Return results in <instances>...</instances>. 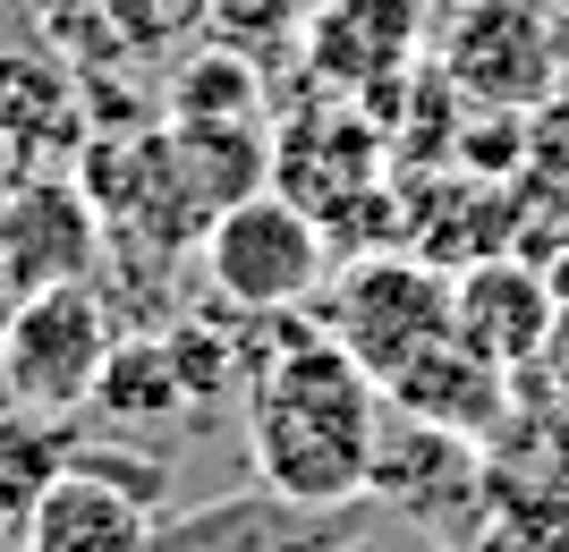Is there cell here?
Returning a JSON list of instances; mask_svg holds the SVG:
<instances>
[{"label": "cell", "instance_id": "cell-19", "mask_svg": "<svg viewBox=\"0 0 569 552\" xmlns=\"http://www.w3.org/2000/svg\"><path fill=\"white\" fill-rule=\"evenodd\" d=\"M536 383L552 391V400H569V298L552 307V323H545V349H536V365H527Z\"/></svg>", "mask_w": 569, "mask_h": 552}, {"label": "cell", "instance_id": "cell-5", "mask_svg": "<svg viewBox=\"0 0 569 552\" xmlns=\"http://www.w3.org/2000/svg\"><path fill=\"white\" fill-rule=\"evenodd\" d=\"M111 340H119V314L102 307L94 281L34 289V298H18L0 314V383L34 416H77V409H94Z\"/></svg>", "mask_w": 569, "mask_h": 552}, {"label": "cell", "instance_id": "cell-3", "mask_svg": "<svg viewBox=\"0 0 569 552\" xmlns=\"http://www.w3.org/2000/svg\"><path fill=\"white\" fill-rule=\"evenodd\" d=\"M433 77L468 111L536 120V111L561 102L569 26L552 18L545 0H451L442 26H433Z\"/></svg>", "mask_w": 569, "mask_h": 552}, {"label": "cell", "instance_id": "cell-8", "mask_svg": "<svg viewBox=\"0 0 569 552\" xmlns=\"http://www.w3.org/2000/svg\"><path fill=\"white\" fill-rule=\"evenodd\" d=\"M391 179V144H382L375 111H357V102H307L298 120H281V137H272V179L263 188L289 195L298 213L332 221L340 204H357L366 188H382Z\"/></svg>", "mask_w": 569, "mask_h": 552}, {"label": "cell", "instance_id": "cell-20", "mask_svg": "<svg viewBox=\"0 0 569 552\" xmlns=\"http://www.w3.org/2000/svg\"><path fill=\"white\" fill-rule=\"evenodd\" d=\"M552 289H561V298H569V255H561V264H552Z\"/></svg>", "mask_w": 569, "mask_h": 552}, {"label": "cell", "instance_id": "cell-1", "mask_svg": "<svg viewBox=\"0 0 569 552\" xmlns=\"http://www.w3.org/2000/svg\"><path fill=\"white\" fill-rule=\"evenodd\" d=\"M272 358L247 365V459L256 484L298 510H340L366 493V451L382 425V391L357 374L315 314L263 323Z\"/></svg>", "mask_w": 569, "mask_h": 552}, {"label": "cell", "instance_id": "cell-6", "mask_svg": "<svg viewBox=\"0 0 569 552\" xmlns=\"http://www.w3.org/2000/svg\"><path fill=\"white\" fill-rule=\"evenodd\" d=\"M366 493L391 502L408 528H426L433 544H451L476 528L485 510V442L451 425H426V416H400L382 409L375 425V451H366Z\"/></svg>", "mask_w": 569, "mask_h": 552}, {"label": "cell", "instance_id": "cell-7", "mask_svg": "<svg viewBox=\"0 0 569 552\" xmlns=\"http://www.w3.org/2000/svg\"><path fill=\"white\" fill-rule=\"evenodd\" d=\"M433 18H442L433 0H315L307 34H298V60L340 102H375L382 86H400L417 69Z\"/></svg>", "mask_w": 569, "mask_h": 552}, {"label": "cell", "instance_id": "cell-14", "mask_svg": "<svg viewBox=\"0 0 569 552\" xmlns=\"http://www.w3.org/2000/svg\"><path fill=\"white\" fill-rule=\"evenodd\" d=\"M94 409L111 416V425H179L188 409V391H179V374H170V349L162 332H119L111 358H102V383H94Z\"/></svg>", "mask_w": 569, "mask_h": 552}, {"label": "cell", "instance_id": "cell-21", "mask_svg": "<svg viewBox=\"0 0 569 552\" xmlns=\"http://www.w3.org/2000/svg\"><path fill=\"white\" fill-rule=\"evenodd\" d=\"M545 9H552V18H561V26H569V0H545Z\"/></svg>", "mask_w": 569, "mask_h": 552}, {"label": "cell", "instance_id": "cell-12", "mask_svg": "<svg viewBox=\"0 0 569 552\" xmlns=\"http://www.w3.org/2000/svg\"><path fill=\"white\" fill-rule=\"evenodd\" d=\"M340 519L332 510H298L281 493H221L204 510H153V544L144 552H332Z\"/></svg>", "mask_w": 569, "mask_h": 552}, {"label": "cell", "instance_id": "cell-9", "mask_svg": "<svg viewBox=\"0 0 569 552\" xmlns=\"http://www.w3.org/2000/svg\"><path fill=\"white\" fill-rule=\"evenodd\" d=\"M94 264H102V213L86 204L77 179L0 188V281H9V298L94 281Z\"/></svg>", "mask_w": 569, "mask_h": 552}, {"label": "cell", "instance_id": "cell-17", "mask_svg": "<svg viewBox=\"0 0 569 552\" xmlns=\"http://www.w3.org/2000/svg\"><path fill=\"white\" fill-rule=\"evenodd\" d=\"M315 0H204V34L221 51H247V60H272V51H298Z\"/></svg>", "mask_w": 569, "mask_h": 552}, {"label": "cell", "instance_id": "cell-13", "mask_svg": "<svg viewBox=\"0 0 569 552\" xmlns=\"http://www.w3.org/2000/svg\"><path fill=\"white\" fill-rule=\"evenodd\" d=\"M510 383L519 374H501V365H485L476 349H459V332L442 340V349H426L417 365H400L391 383H382V409L400 416H426V425H451V433H493V416L510 409Z\"/></svg>", "mask_w": 569, "mask_h": 552}, {"label": "cell", "instance_id": "cell-22", "mask_svg": "<svg viewBox=\"0 0 569 552\" xmlns=\"http://www.w3.org/2000/svg\"><path fill=\"white\" fill-rule=\"evenodd\" d=\"M9 307H18V298H9V281H0V314H9Z\"/></svg>", "mask_w": 569, "mask_h": 552}, {"label": "cell", "instance_id": "cell-16", "mask_svg": "<svg viewBox=\"0 0 569 552\" xmlns=\"http://www.w3.org/2000/svg\"><path fill=\"white\" fill-rule=\"evenodd\" d=\"M459 552H569V484H485Z\"/></svg>", "mask_w": 569, "mask_h": 552}, {"label": "cell", "instance_id": "cell-15", "mask_svg": "<svg viewBox=\"0 0 569 552\" xmlns=\"http://www.w3.org/2000/svg\"><path fill=\"white\" fill-rule=\"evenodd\" d=\"M162 111H170L179 128H256V111H263V69L247 60V51L204 43V51H188V60L170 69Z\"/></svg>", "mask_w": 569, "mask_h": 552}, {"label": "cell", "instance_id": "cell-2", "mask_svg": "<svg viewBox=\"0 0 569 552\" xmlns=\"http://www.w3.org/2000/svg\"><path fill=\"white\" fill-rule=\"evenodd\" d=\"M196 255H204L213 314H230V323L315 314V298L332 281V239H323V221L298 213V204L272 195V188H256V195H238L230 213H213V230L196 239Z\"/></svg>", "mask_w": 569, "mask_h": 552}, {"label": "cell", "instance_id": "cell-4", "mask_svg": "<svg viewBox=\"0 0 569 552\" xmlns=\"http://www.w3.org/2000/svg\"><path fill=\"white\" fill-rule=\"evenodd\" d=\"M315 323L323 340H340L357 358L366 383H391L400 365H417L426 349L451 340V272H433L426 255H357L340 264V281L315 298Z\"/></svg>", "mask_w": 569, "mask_h": 552}, {"label": "cell", "instance_id": "cell-18", "mask_svg": "<svg viewBox=\"0 0 569 552\" xmlns=\"http://www.w3.org/2000/svg\"><path fill=\"white\" fill-rule=\"evenodd\" d=\"M102 26H111L119 51H137V60H153V51H196L213 43L204 34V0H102Z\"/></svg>", "mask_w": 569, "mask_h": 552}, {"label": "cell", "instance_id": "cell-10", "mask_svg": "<svg viewBox=\"0 0 569 552\" xmlns=\"http://www.w3.org/2000/svg\"><path fill=\"white\" fill-rule=\"evenodd\" d=\"M552 307H561L552 272L519 264V255H493V264L451 272V332H459V349H476V358L501 365V374H527V365H536Z\"/></svg>", "mask_w": 569, "mask_h": 552}, {"label": "cell", "instance_id": "cell-23", "mask_svg": "<svg viewBox=\"0 0 569 552\" xmlns=\"http://www.w3.org/2000/svg\"><path fill=\"white\" fill-rule=\"evenodd\" d=\"M0 552H26V544H0Z\"/></svg>", "mask_w": 569, "mask_h": 552}, {"label": "cell", "instance_id": "cell-11", "mask_svg": "<svg viewBox=\"0 0 569 552\" xmlns=\"http://www.w3.org/2000/svg\"><path fill=\"white\" fill-rule=\"evenodd\" d=\"M144 544H153V502L102 476L94 459H69L26 502V552H144Z\"/></svg>", "mask_w": 569, "mask_h": 552}]
</instances>
